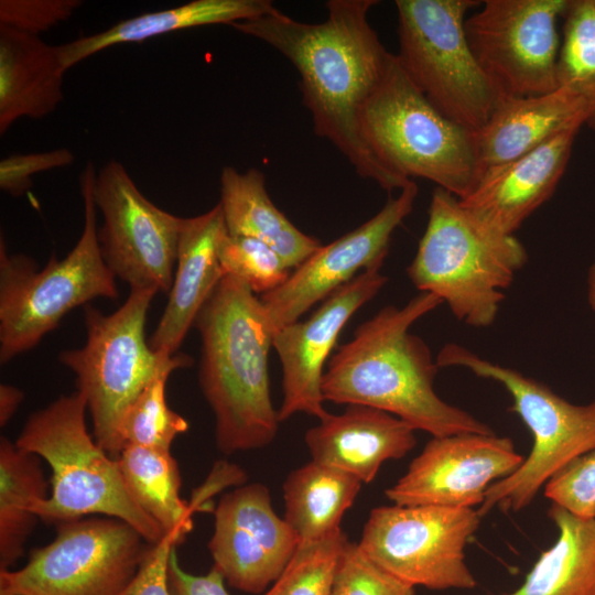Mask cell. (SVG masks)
Listing matches in <instances>:
<instances>
[{
    "mask_svg": "<svg viewBox=\"0 0 595 595\" xmlns=\"http://www.w3.org/2000/svg\"><path fill=\"white\" fill-rule=\"evenodd\" d=\"M524 458L511 439L495 433L432 437L385 495L400 506L479 507L488 488Z\"/></svg>",
    "mask_w": 595,
    "mask_h": 595,
    "instance_id": "9a60e30c",
    "label": "cell"
},
{
    "mask_svg": "<svg viewBox=\"0 0 595 595\" xmlns=\"http://www.w3.org/2000/svg\"><path fill=\"white\" fill-rule=\"evenodd\" d=\"M415 587L375 564L358 543H346L336 571L332 595H415Z\"/></svg>",
    "mask_w": 595,
    "mask_h": 595,
    "instance_id": "836d02e7",
    "label": "cell"
},
{
    "mask_svg": "<svg viewBox=\"0 0 595 595\" xmlns=\"http://www.w3.org/2000/svg\"><path fill=\"white\" fill-rule=\"evenodd\" d=\"M41 457L0 440V570H10L24 554L37 516L35 505L48 498L51 484Z\"/></svg>",
    "mask_w": 595,
    "mask_h": 595,
    "instance_id": "83f0119b",
    "label": "cell"
},
{
    "mask_svg": "<svg viewBox=\"0 0 595 595\" xmlns=\"http://www.w3.org/2000/svg\"><path fill=\"white\" fill-rule=\"evenodd\" d=\"M482 1L397 0V58L413 84L444 116L480 129L501 100L480 68L465 32Z\"/></svg>",
    "mask_w": 595,
    "mask_h": 595,
    "instance_id": "30bf717a",
    "label": "cell"
},
{
    "mask_svg": "<svg viewBox=\"0 0 595 595\" xmlns=\"http://www.w3.org/2000/svg\"><path fill=\"white\" fill-rule=\"evenodd\" d=\"M94 199L104 218L100 252L113 275L130 289L170 292L182 217L150 202L113 160L96 174Z\"/></svg>",
    "mask_w": 595,
    "mask_h": 595,
    "instance_id": "5bb4252c",
    "label": "cell"
},
{
    "mask_svg": "<svg viewBox=\"0 0 595 595\" xmlns=\"http://www.w3.org/2000/svg\"><path fill=\"white\" fill-rule=\"evenodd\" d=\"M186 534L181 530L165 533L147 549L140 566L119 595H171L169 563L173 550Z\"/></svg>",
    "mask_w": 595,
    "mask_h": 595,
    "instance_id": "74e56055",
    "label": "cell"
},
{
    "mask_svg": "<svg viewBox=\"0 0 595 595\" xmlns=\"http://www.w3.org/2000/svg\"><path fill=\"white\" fill-rule=\"evenodd\" d=\"M226 234L219 203L204 214L182 218L169 300L148 339L153 350L175 355L182 345L201 309L225 275L218 250Z\"/></svg>",
    "mask_w": 595,
    "mask_h": 595,
    "instance_id": "44dd1931",
    "label": "cell"
},
{
    "mask_svg": "<svg viewBox=\"0 0 595 595\" xmlns=\"http://www.w3.org/2000/svg\"><path fill=\"white\" fill-rule=\"evenodd\" d=\"M360 132L388 169L431 181L458 199L479 181L474 131L439 111L397 55L360 112Z\"/></svg>",
    "mask_w": 595,
    "mask_h": 595,
    "instance_id": "52a82bcc",
    "label": "cell"
},
{
    "mask_svg": "<svg viewBox=\"0 0 595 595\" xmlns=\"http://www.w3.org/2000/svg\"><path fill=\"white\" fill-rule=\"evenodd\" d=\"M587 302L589 307L595 312V258L588 268L587 272Z\"/></svg>",
    "mask_w": 595,
    "mask_h": 595,
    "instance_id": "60d3db41",
    "label": "cell"
},
{
    "mask_svg": "<svg viewBox=\"0 0 595 595\" xmlns=\"http://www.w3.org/2000/svg\"><path fill=\"white\" fill-rule=\"evenodd\" d=\"M85 397L75 391L33 412L15 444L44 459L52 469L48 498L34 507L37 518L62 523L101 515L125 521L150 544L164 532L138 505L118 463L90 435Z\"/></svg>",
    "mask_w": 595,
    "mask_h": 595,
    "instance_id": "277c9868",
    "label": "cell"
},
{
    "mask_svg": "<svg viewBox=\"0 0 595 595\" xmlns=\"http://www.w3.org/2000/svg\"><path fill=\"white\" fill-rule=\"evenodd\" d=\"M95 166L88 162L80 174L84 227L66 257L52 253L37 269L23 253H9L0 240V361L35 347L62 318L97 298L118 296L116 277L107 267L98 244L97 206L94 199Z\"/></svg>",
    "mask_w": 595,
    "mask_h": 595,
    "instance_id": "5b68a950",
    "label": "cell"
},
{
    "mask_svg": "<svg viewBox=\"0 0 595 595\" xmlns=\"http://www.w3.org/2000/svg\"><path fill=\"white\" fill-rule=\"evenodd\" d=\"M548 515L558 539L508 595H595V518L575 516L553 502Z\"/></svg>",
    "mask_w": 595,
    "mask_h": 595,
    "instance_id": "4316f807",
    "label": "cell"
},
{
    "mask_svg": "<svg viewBox=\"0 0 595 595\" xmlns=\"http://www.w3.org/2000/svg\"><path fill=\"white\" fill-rule=\"evenodd\" d=\"M58 46L0 25V134L21 118L42 119L64 98Z\"/></svg>",
    "mask_w": 595,
    "mask_h": 595,
    "instance_id": "603a6c76",
    "label": "cell"
},
{
    "mask_svg": "<svg viewBox=\"0 0 595 595\" xmlns=\"http://www.w3.org/2000/svg\"><path fill=\"white\" fill-rule=\"evenodd\" d=\"M192 364L191 356L175 354L147 385L126 413L122 424L125 445L171 451L174 440L188 430V422L167 405L165 389L174 370Z\"/></svg>",
    "mask_w": 595,
    "mask_h": 595,
    "instance_id": "f546056e",
    "label": "cell"
},
{
    "mask_svg": "<svg viewBox=\"0 0 595 595\" xmlns=\"http://www.w3.org/2000/svg\"><path fill=\"white\" fill-rule=\"evenodd\" d=\"M269 0H194L181 6L122 20L101 32L58 45L65 69L113 45L138 43L183 29L229 24L266 15Z\"/></svg>",
    "mask_w": 595,
    "mask_h": 595,
    "instance_id": "cb8c5ba5",
    "label": "cell"
},
{
    "mask_svg": "<svg viewBox=\"0 0 595 595\" xmlns=\"http://www.w3.org/2000/svg\"><path fill=\"white\" fill-rule=\"evenodd\" d=\"M361 485L353 475L311 459L284 480L283 518L301 542L333 536L342 531V519Z\"/></svg>",
    "mask_w": 595,
    "mask_h": 595,
    "instance_id": "484cf974",
    "label": "cell"
},
{
    "mask_svg": "<svg viewBox=\"0 0 595 595\" xmlns=\"http://www.w3.org/2000/svg\"><path fill=\"white\" fill-rule=\"evenodd\" d=\"M208 550L225 582L245 593H263L282 573L299 544L296 533L274 511L261 483L225 494L214 510Z\"/></svg>",
    "mask_w": 595,
    "mask_h": 595,
    "instance_id": "e0dca14e",
    "label": "cell"
},
{
    "mask_svg": "<svg viewBox=\"0 0 595 595\" xmlns=\"http://www.w3.org/2000/svg\"><path fill=\"white\" fill-rule=\"evenodd\" d=\"M544 495L575 516L595 518V448L556 473L545 484Z\"/></svg>",
    "mask_w": 595,
    "mask_h": 595,
    "instance_id": "e575fe53",
    "label": "cell"
},
{
    "mask_svg": "<svg viewBox=\"0 0 595 595\" xmlns=\"http://www.w3.org/2000/svg\"><path fill=\"white\" fill-rule=\"evenodd\" d=\"M584 100L560 86L552 93L501 102L474 131L480 177L538 148L567 127L586 121ZM479 182V181H478Z\"/></svg>",
    "mask_w": 595,
    "mask_h": 595,
    "instance_id": "7402d4cb",
    "label": "cell"
},
{
    "mask_svg": "<svg viewBox=\"0 0 595 595\" xmlns=\"http://www.w3.org/2000/svg\"><path fill=\"white\" fill-rule=\"evenodd\" d=\"M381 267L379 263L365 269L326 298L305 321L290 323L274 332L272 348L282 366L280 422L298 413L320 421L329 413L322 394L326 361L349 318L387 283Z\"/></svg>",
    "mask_w": 595,
    "mask_h": 595,
    "instance_id": "ac0fdd59",
    "label": "cell"
},
{
    "mask_svg": "<svg viewBox=\"0 0 595 595\" xmlns=\"http://www.w3.org/2000/svg\"><path fill=\"white\" fill-rule=\"evenodd\" d=\"M480 519L474 508L380 506L370 511L358 545L375 564L413 587L472 589L477 582L465 548Z\"/></svg>",
    "mask_w": 595,
    "mask_h": 595,
    "instance_id": "7c38bea8",
    "label": "cell"
},
{
    "mask_svg": "<svg viewBox=\"0 0 595 595\" xmlns=\"http://www.w3.org/2000/svg\"><path fill=\"white\" fill-rule=\"evenodd\" d=\"M436 364L463 367L502 385L512 397L509 410L521 418L533 436L531 452L521 466L486 491L477 509L480 517L496 507L504 511L522 510L556 473L595 448V400L587 404L571 403L548 386L455 343L440 350Z\"/></svg>",
    "mask_w": 595,
    "mask_h": 595,
    "instance_id": "ba28073f",
    "label": "cell"
},
{
    "mask_svg": "<svg viewBox=\"0 0 595 595\" xmlns=\"http://www.w3.org/2000/svg\"><path fill=\"white\" fill-rule=\"evenodd\" d=\"M376 3L329 0L322 23L300 22L275 9L230 26L271 45L294 65L315 133L331 141L361 177L391 192L412 180L380 162L360 132V112L393 55L368 22Z\"/></svg>",
    "mask_w": 595,
    "mask_h": 595,
    "instance_id": "6da1fadb",
    "label": "cell"
},
{
    "mask_svg": "<svg viewBox=\"0 0 595 595\" xmlns=\"http://www.w3.org/2000/svg\"><path fill=\"white\" fill-rule=\"evenodd\" d=\"M227 232L256 238L270 246L290 269H295L322 244L301 231L273 204L264 175L257 169L239 172L224 166L220 173V201Z\"/></svg>",
    "mask_w": 595,
    "mask_h": 595,
    "instance_id": "d4e9b609",
    "label": "cell"
},
{
    "mask_svg": "<svg viewBox=\"0 0 595 595\" xmlns=\"http://www.w3.org/2000/svg\"><path fill=\"white\" fill-rule=\"evenodd\" d=\"M584 125L576 122L532 151L489 170L459 204L488 232L513 236L555 192Z\"/></svg>",
    "mask_w": 595,
    "mask_h": 595,
    "instance_id": "d6986e66",
    "label": "cell"
},
{
    "mask_svg": "<svg viewBox=\"0 0 595 595\" xmlns=\"http://www.w3.org/2000/svg\"><path fill=\"white\" fill-rule=\"evenodd\" d=\"M223 575L215 569L204 574L186 572L178 563L176 548L169 563V585L171 595H229Z\"/></svg>",
    "mask_w": 595,
    "mask_h": 595,
    "instance_id": "f35d334b",
    "label": "cell"
},
{
    "mask_svg": "<svg viewBox=\"0 0 595 595\" xmlns=\"http://www.w3.org/2000/svg\"><path fill=\"white\" fill-rule=\"evenodd\" d=\"M443 302L420 292L405 305H387L363 322L329 358L322 379L324 401L389 412L432 437L494 434L486 423L442 400L439 370L426 343L411 326Z\"/></svg>",
    "mask_w": 595,
    "mask_h": 595,
    "instance_id": "7a4b0ae2",
    "label": "cell"
},
{
    "mask_svg": "<svg viewBox=\"0 0 595 595\" xmlns=\"http://www.w3.org/2000/svg\"><path fill=\"white\" fill-rule=\"evenodd\" d=\"M559 85L585 102V125L595 130V0H570L563 15Z\"/></svg>",
    "mask_w": 595,
    "mask_h": 595,
    "instance_id": "4dcf8cb0",
    "label": "cell"
},
{
    "mask_svg": "<svg viewBox=\"0 0 595 595\" xmlns=\"http://www.w3.org/2000/svg\"><path fill=\"white\" fill-rule=\"evenodd\" d=\"M418 191L411 181L369 220L322 245L292 270L283 284L259 296L273 331L299 321L313 305L350 282L359 270L383 263L391 236L412 212Z\"/></svg>",
    "mask_w": 595,
    "mask_h": 595,
    "instance_id": "2e32d148",
    "label": "cell"
},
{
    "mask_svg": "<svg viewBox=\"0 0 595 595\" xmlns=\"http://www.w3.org/2000/svg\"><path fill=\"white\" fill-rule=\"evenodd\" d=\"M348 542L342 531L315 541H303L263 595H332L343 550Z\"/></svg>",
    "mask_w": 595,
    "mask_h": 595,
    "instance_id": "1f68e13d",
    "label": "cell"
},
{
    "mask_svg": "<svg viewBox=\"0 0 595 595\" xmlns=\"http://www.w3.org/2000/svg\"><path fill=\"white\" fill-rule=\"evenodd\" d=\"M194 326L201 337L198 383L215 418L217 450L230 455L268 446L280 420L268 366L274 331L260 298L226 274Z\"/></svg>",
    "mask_w": 595,
    "mask_h": 595,
    "instance_id": "3957f363",
    "label": "cell"
},
{
    "mask_svg": "<svg viewBox=\"0 0 595 595\" xmlns=\"http://www.w3.org/2000/svg\"><path fill=\"white\" fill-rule=\"evenodd\" d=\"M218 256L224 274L241 280L259 296L283 284L292 272L275 250L251 237L227 232Z\"/></svg>",
    "mask_w": 595,
    "mask_h": 595,
    "instance_id": "d6a6232c",
    "label": "cell"
},
{
    "mask_svg": "<svg viewBox=\"0 0 595 595\" xmlns=\"http://www.w3.org/2000/svg\"><path fill=\"white\" fill-rule=\"evenodd\" d=\"M82 4L79 0H1L0 25L40 36L67 21Z\"/></svg>",
    "mask_w": 595,
    "mask_h": 595,
    "instance_id": "d590c367",
    "label": "cell"
},
{
    "mask_svg": "<svg viewBox=\"0 0 595 595\" xmlns=\"http://www.w3.org/2000/svg\"><path fill=\"white\" fill-rule=\"evenodd\" d=\"M521 242L482 228L456 196L436 187L416 253L407 268L420 292L436 295L461 322L491 325L505 299L501 290L527 262Z\"/></svg>",
    "mask_w": 595,
    "mask_h": 595,
    "instance_id": "8992f818",
    "label": "cell"
},
{
    "mask_svg": "<svg viewBox=\"0 0 595 595\" xmlns=\"http://www.w3.org/2000/svg\"><path fill=\"white\" fill-rule=\"evenodd\" d=\"M74 161V153L66 148L10 154L0 161V188L12 196H21L32 187L34 175L72 165Z\"/></svg>",
    "mask_w": 595,
    "mask_h": 595,
    "instance_id": "8d00e7d4",
    "label": "cell"
},
{
    "mask_svg": "<svg viewBox=\"0 0 595 595\" xmlns=\"http://www.w3.org/2000/svg\"><path fill=\"white\" fill-rule=\"evenodd\" d=\"M570 0H485L465 32L501 102L560 87L558 22Z\"/></svg>",
    "mask_w": 595,
    "mask_h": 595,
    "instance_id": "4fadbf2b",
    "label": "cell"
},
{
    "mask_svg": "<svg viewBox=\"0 0 595 595\" xmlns=\"http://www.w3.org/2000/svg\"><path fill=\"white\" fill-rule=\"evenodd\" d=\"M156 293L130 289L127 300L111 314L85 305V345L58 355V360L75 375L77 391L86 399L96 442L115 458L125 446L122 424L127 411L173 356L153 350L145 340L147 314Z\"/></svg>",
    "mask_w": 595,
    "mask_h": 595,
    "instance_id": "9c48e42d",
    "label": "cell"
},
{
    "mask_svg": "<svg viewBox=\"0 0 595 595\" xmlns=\"http://www.w3.org/2000/svg\"><path fill=\"white\" fill-rule=\"evenodd\" d=\"M116 461L131 496L164 534L192 530L197 509L181 498V473L171 451L126 444Z\"/></svg>",
    "mask_w": 595,
    "mask_h": 595,
    "instance_id": "f1b7e54d",
    "label": "cell"
},
{
    "mask_svg": "<svg viewBox=\"0 0 595 595\" xmlns=\"http://www.w3.org/2000/svg\"><path fill=\"white\" fill-rule=\"evenodd\" d=\"M415 431L389 412L348 404L310 428L304 441L313 461L369 484L385 462L400 459L415 446Z\"/></svg>",
    "mask_w": 595,
    "mask_h": 595,
    "instance_id": "ffe728a7",
    "label": "cell"
},
{
    "mask_svg": "<svg viewBox=\"0 0 595 595\" xmlns=\"http://www.w3.org/2000/svg\"><path fill=\"white\" fill-rule=\"evenodd\" d=\"M122 520L82 518L57 524L48 544L18 570H0V595H119L148 548Z\"/></svg>",
    "mask_w": 595,
    "mask_h": 595,
    "instance_id": "8fae6325",
    "label": "cell"
},
{
    "mask_svg": "<svg viewBox=\"0 0 595 595\" xmlns=\"http://www.w3.org/2000/svg\"><path fill=\"white\" fill-rule=\"evenodd\" d=\"M24 393L14 386H0V425L4 426L22 403Z\"/></svg>",
    "mask_w": 595,
    "mask_h": 595,
    "instance_id": "ab89813d",
    "label": "cell"
}]
</instances>
